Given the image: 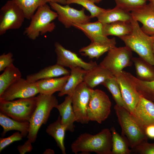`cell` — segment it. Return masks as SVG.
Masks as SVG:
<instances>
[{
	"mask_svg": "<svg viewBox=\"0 0 154 154\" xmlns=\"http://www.w3.org/2000/svg\"><path fill=\"white\" fill-rule=\"evenodd\" d=\"M112 142L111 131L108 128L92 135L84 133L80 135L72 144V151L75 154L94 152L98 154H112Z\"/></svg>",
	"mask_w": 154,
	"mask_h": 154,
	"instance_id": "obj_1",
	"label": "cell"
},
{
	"mask_svg": "<svg viewBox=\"0 0 154 154\" xmlns=\"http://www.w3.org/2000/svg\"><path fill=\"white\" fill-rule=\"evenodd\" d=\"M130 23L132 28L131 33L119 38L126 46L136 52L139 57L154 66V57L152 50L154 35H149L144 33L138 22L133 18H132Z\"/></svg>",
	"mask_w": 154,
	"mask_h": 154,
	"instance_id": "obj_2",
	"label": "cell"
},
{
	"mask_svg": "<svg viewBox=\"0 0 154 154\" xmlns=\"http://www.w3.org/2000/svg\"><path fill=\"white\" fill-rule=\"evenodd\" d=\"M57 17L56 12L52 10L47 3L40 6L31 18L29 25L25 29L24 35L34 40L40 35L52 32L56 26L52 21Z\"/></svg>",
	"mask_w": 154,
	"mask_h": 154,
	"instance_id": "obj_3",
	"label": "cell"
},
{
	"mask_svg": "<svg viewBox=\"0 0 154 154\" xmlns=\"http://www.w3.org/2000/svg\"><path fill=\"white\" fill-rule=\"evenodd\" d=\"M37 97V106L29 121L30 127L27 136L28 139L32 143L35 141L41 126L47 122L52 110L58 104L57 99L53 94H39Z\"/></svg>",
	"mask_w": 154,
	"mask_h": 154,
	"instance_id": "obj_4",
	"label": "cell"
},
{
	"mask_svg": "<svg viewBox=\"0 0 154 154\" xmlns=\"http://www.w3.org/2000/svg\"><path fill=\"white\" fill-rule=\"evenodd\" d=\"M114 109L121 129V135L126 137L131 149L148 138L143 129L133 119L129 112L117 104Z\"/></svg>",
	"mask_w": 154,
	"mask_h": 154,
	"instance_id": "obj_5",
	"label": "cell"
},
{
	"mask_svg": "<svg viewBox=\"0 0 154 154\" xmlns=\"http://www.w3.org/2000/svg\"><path fill=\"white\" fill-rule=\"evenodd\" d=\"M37 102V96L11 101L0 99V112L17 121L29 122Z\"/></svg>",
	"mask_w": 154,
	"mask_h": 154,
	"instance_id": "obj_6",
	"label": "cell"
},
{
	"mask_svg": "<svg viewBox=\"0 0 154 154\" xmlns=\"http://www.w3.org/2000/svg\"><path fill=\"white\" fill-rule=\"evenodd\" d=\"M90 92L87 110L88 120L101 123L110 114L111 102L105 92L101 90L91 88Z\"/></svg>",
	"mask_w": 154,
	"mask_h": 154,
	"instance_id": "obj_7",
	"label": "cell"
},
{
	"mask_svg": "<svg viewBox=\"0 0 154 154\" xmlns=\"http://www.w3.org/2000/svg\"><path fill=\"white\" fill-rule=\"evenodd\" d=\"M133 57L132 51L127 46H116L108 52L100 64L110 70L115 76L124 68L132 65Z\"/></svg>",
	"mask_w": 154,
	"mask_h": 154,
	"instance_id": "obj_8",
	"label": "cell"
},
{
	"mask_svg": "<svg viewBox=\"0 0 154 154\" xmlns=\"http://www.w3.org/2000/svg\"><path fill=\"white\" fill-rule=\"evenodd\" d=\"M25 19L23 12L12 0L8 1L0 10V35L9 30L18 29Z\"/></svg>",
	"mask_w": 154,
	"mask_h": 154,
	"instance_id": "obj_9",
	"label": "cell"
},
{
	"mask_svg": "<svg viewBox=\"0 0 154 154\" xmlns=\"http://www.w3.org/2000/svg\"><path fill=\"white\" fill-rule=\"evenodd\" d=\"M131 74L122 70L115 76L119 85L124 103L130 113L135 107L140 97Z\"/></svg>",
	"mask_w": 154,
	"mask_h": 154,
	"instance_id": "obj_10",
	"label": "cell"
},
{
	"mask_svg": "<svg viewBox=\"0 0 154 154\" xmlns=\"http://www.w3.org/2000/svg\"><path fill=\"white\" fill-rule=\"evenodd\" d=\"M49 3L50 7L57 13L58 20L66 28L72 26L74 24H82L90 21L91 18L85 14L84 8L78 10L68 4L63 6L57 3Z\"/></svg>",
	"mask_w": 154,
	"mask_h": 154,
	"instance_id": "obj_11",
	"label": "cell"
},
{
	"mask_svg": "<svg viewBox=\"0 0 154 154\" xmlns=\"http://www.w3.org/2000/svg\"><path fill=\"white\" fill-rule=\"evenodd\" d=\"M39 93L37 82H30L21 78L7 88L0 95V99L11 101L17 98L34 97Z\"/></svg>",
	"mask_w": 154,
	"mask_h": 154,
	"instance_id": "obj_12",
	"label": "cell"
},
{
	"mask_svg": "<svg viewBox=\"0 0 154 154\" xmlns=\"http://www.w3.org/2000/svg\"><path fill=\"white\" fill-rule=\"evenodd\" d=\"M91 89L83 82L76 87L72 96L76 121L82 124L88 123L89 122L87 110L90 97Z\"/></svg>",
	"mask_w": 154,
	"mask_h": 154,
	"instance_id": "obj_13",
	"label": "cell"
},
{
	"mask_svg": "<svg viewBox=\"0 0 154 154\" xmlns=\"http://www.w3.org/2000/svg\"><path fill=\"white\" fill-rule=\"evenodd\" d=\"M54 46L57 55L56 64L61 66L78 67L88 70L97 65L96 62H85L75 53L66 49L58 42H56Z\"/></svg>",
	"mask_w": 154,
	"mask_h": 154,
	"instance_id": "obj_14",
	"label": "cell"
},
{
	"mask_svg": "<svg viewBox=\"0 0 154 154\" xmlns=\"http://www.w3.org/2000/svg\"><path fill=\"white\" fill-rule=\"evenodd\" d=\"M130 115L143 129L154 124V102L140 96L139 100Z\"/></svg>",
	"mask_w": 154,
	"mask_h": 154,
	"instance_id": "obj_15",
	"label": "cell"
},
{
	"mask_svg": "<svg viewBox=\"0 0 154 154\" xmlns=\"http://www.w3.org/2000/svg\"><path fill=\"white\" fill-rule=\"evenodd\" d=\"M72 26L83 32L91 42L106 44L116 42L115 38H109L104 35L103 24L98 21L82 24H74Z\"/></svg>",
	"mask_w": 154,
	"mask_h": 154,
	"instance_id": "obj_16",
	"label": "cell"
},
{
	"mask_svg": "<svg viewBox=\"0 0 154 154\" xmlns=\"http://www.w3.org/2000/svg\"><path fill=\"white\" fill-rule=\"evenodd\" d=\"M131 13L133 18L142 23L141 28L144 33L149 35H154V10L149 4Z\"/></svg>",
	"mask_w": 154,
	"mask_h": 154,
	"instance_id": "obj_17",
	"label": "cell"
},
{
	"mask_svg": "<svg viewBox=\"0 0 154 154\" xmlns=\"http://www.w3.org/2000/svg\"><path fill=\"white\" fill-rule=\"evenodd\" d=\"M72 96L67 95L64 101L55 107L58 111L61 117L62 124L66 128L67 131L73 132L74 131V123L76 116L72 104Z\"/></svg>",
	"mask_w": 154,
	"mask_h": 154,
	"instance_id": "obj_18",
	"label": "cell"
},
{
	"mask_svg": "<svg viewBox=\"0 0 154 154\" xmlns=\"http://www.w3.org/2000/svg\"><path fill=\"white\" fill-rule=\"evenodd\" d=\"M114 76L110 70L97 64L90 70H86L83 82L90 88L93 89Z\"/></svg>",
	"mask_w": 154,
	"mask_h": 154,
	"instance_id": "obj_19",
	"label": "cell"
},
{
	"mask_svg": "<svg viewBox=\"0 0 154 154\" xmlns=\"http://www.w3.org/2000/svg\"><path fill=\"white\" fill-rule=\"evenodd\" d=\"M70 71L56 64L46 67L38 72L28 75L26 79L29 82H35L39 80L69 75Z\"/></svg>",
	"mask_w": 154,
	"mask_h": 154,
	"instance_id": "obj_20",
	"label": "cell"
},
{
	"mask_svg": "<svg viewBox=\"0 0 154 154\" xmlns=\"http://www.w3.org/2000/svg\"><path fill=\"white\" fill-rule=\"evenodd\" d=\"M69 75L58 78L42 79L37 81L39 93L51 95L56 92L61 91L69 78Z\"/></svg>",
	"mask_w": 154,
	"mask_h": 154,
	"instance_id": "obj_21",
	"label": "cell"
},
{
	"mask_svg": "<svg viewBox=\"0 0 154 154\" xmlns=\"http://www.w3.org/2000/svg\"><path fill=\"white\" fill-rule=\"evenodd\" d=\"M69 68L70 73L63 88L59 92L58 96L61 97L65 95L72 96L76 87L83 82L86 70L78 67L71 66Z\"/></svg>",
	"mask_w": 154,
	"mask_h": 154,
	"instance_id": "obj_22",
	"label": "cell"
},
{
	"mask_svg": "<svg viewBox=\"0 0 154 154\" xmlns=\"http://www.w3.org/2000/svg\"><path fill=\"white\" fill-rule=\"evenodd\" d=\"M97 17L102 24L117 21L130 22L132 18L131 13L116 6L112 9H105Z\"/></svg>",
	"mask_w": 154,
	"mask_h": 154,
	"instance_id": "obj_23",
	"label": "cell"
},
{
	"mask_svg": "<svg viewBox=\"0 0 154 154\" xmlns=\"http://www.w3.org/2000/svg\"><path fill=\"white\" fill-rule=\"evenodd\" d=\"M0 125L3 129L1 134L3 136L8 131L15 130L20 132L25 137L28 134L30 127L29 121H21L11 118L9 117L0 112Z\"/></svg>",
	"mask_w": 154,
	"mask_h": 154,
	"instance_id": "obj_24",
	"label": "cell"
},
{
	"mask_svg": "<svg viewBox=\"0 0 154 154\" xmlns=\"http://www.w3.org/2000/svg\"><path fill=\"white\" fill-rule=\"evenodd\" d=\"M66 131V127L61 123L60 116L56 121L49 125L46 129V133L54 138L63 154L66 153L64 143Z\"/></svg>",
	"mask_w": 154,
	"mask_h": 154,
	"instance_id": "obj_25",
	"label": "cell"
},
{
	"mask_svg": "<svg viewBox=\"0 0 154 154\" xmlns=\"http://www.w3.org/2000/svg\"><path fill=\"white\" fill-rule=\"evenodd\" d=\"M116 42L103 44L91 42L88 45L80 49L79 52L81 55L88 56L89 59L96 58L98 59L104 54L116 47Z\"/></svg>",
	"mask_w": 154,
	"mask_h": 154,
	"instance_id": "obj_26",
	"label": "cell"
},
{
	"mask_svg": "<svg viewBox=\"0 0 154 154\" xmlns=\"http://www.w3.org/2000/svg\"><path fill=\"white\" fill-rule=\"evenodd\" d=\"M130 22L117 21L103 24L102 31L105 36L112 35L119 38L130 34L132 31Z\"/></svg>",
	"mask_w": 154,
	"mask_h": 154,
	"instance_id": "obj_27",
	"label": "cell"
},
{
	"mask_svg": "<svg viewBox=\"0 0 154 154\" xmlns=\"http://www.w3.org/2000/svg\"><path fill=\"white\" fill-rule=\"evenodd\" d=\"M133 62L135 66L136 78L143 81H150L154 80L153 66L146 61L139 57H133Z\"/></svg>",
	"mask_w": 154,
	"mask_h": 154,
	"instance_id": "obj_28",
	"label": "cell"
},
{
	"mask_svg": "<svg viewBox=\"0 0 154 154\" xmlns=\"http://www.w3.org/2000/svg\"><path fill=\"white\" fill-rule=\"evenodd\" d=\"M21 77L20 70L13 64L6 68L0 75V95L10 86Z\"/></svg>",
	"mask_w": 154,
	"mask_h": 154,
	"instance_id": "obj_29",
	"label": "cell"
},
{
	"mask_svg": "<svg viewBox=\"0 0 154 154\" xmlns=\"http://www.w3.org/2000/svg\"><path fill=\"white\" fill-rule=\"evenodd\" d=\"M110 130L112 136V154H130L131 150L129 148V143L126 137L119 135L114 127Z\"/></svg>",
	"mask_w": 154,
	"mask_h": 154,
	"instance_id": "obj_30",
	"label": "cell"
},
{
	"mask_svg": "<svg viewBox=\"0 0 154 154\" xmlns=\"http://www.w3.org/2000/svg\"><path fill=\"white\" fill-rule=\"evenodd\" d=\"M23 12L25 19L30 20L38 9L46 3V0H12Z\"/></svg>",
	"mask_w": 154,
	"mask_h": 154,
	"instance_id": "obj_31",
	"label": "cell"
},
{
	"mask_svg": "<svg viewBox=\"0 0 154 154\" xmlns=\"http://www.w3.org/2000/svg\"><path fill=\"white\" fill-rule=\"evenodd\" d=\"M101 84L106 87L110 92L116 104L127 110L122 97L119 85L115 76L107 79Z\"/></svg>",
	"mask_w": 154,
	"mask_h": 154,
	"instance_id": "obj_32",
	"label": "cell"
},
{
	"mask_svg": "<svg viewBox=\"0 0 154 154\" xmlns=\"http://www.w3.org/2000/svg\"><path fill=\"white\" fill-rule=\"evenodd\" d=\"M131 76L140 95L154 102V80L143 81L138 79L131 74Z\"/></svg>",
	"mask_w": 154,
	"mask_h": 154,
	"instance_id": "obj_33",
	"label": "cell"
},
{
	"mask_svg": "<svg viewBox=\"0 0 154 154\" xmlns=\"http://www.w3.org/2000/svg\"><path fill=\"white\" fill-rule=\"evenodd\" d=\"M67 4L76 3L83 6L90 13L91 18L97 17L105 9L96 5L94 2L89 0H66Z\"/></svg>",
	"mask_w": 154,
	"mask_h": 154,
	"instance_id": "obj_34",
	"label": "cell"
},
{
	"mask_svg": "<svg viewBox=\"0 0 154 154\" xmlns=\"http://www.w3.org/2000/svg\"><path fill=\"white\" fill-rule=\"evenodd\" d=\"M116 6L128 12H131L146 4V0H114Z\"/></svg>",
	"mask_w": 154,
	"mask_h": 154,
	"instance_id": "obj_35",
	"label": "cell"
},
{
	"mask_svg": "<svg viewBox=\"0 0 154 154\" xmlns=\"http://www.w3.org/2000/svg\"><path fill=\"white\" fill-rule=\"evenodd\" d=\"M147 140L142 141L132 149L133 151L141 154H154V143H150Z\"/></svg>",
	"mask_w": 154,
	"mask_h": 154,
	"instance_id": "obj_36",
	"label": "cell"
},
{
	"mask_svg": "<svg viewBox=\"0 0 154 154\" xmlns=\"http://www.w3.org/2000/svg\"><path fill=\"white\" fill-rule=\"evenodd\" d=\"M23 137L19 131L13 133L11 135L5 138H1L0 139V152L5 147L12 143L22 139Z\"/></svg>",
	"mask_w": 154,
	"mask_h": 154,
	"instance_id": "obj_37",
	"label": "cell"
},
{
	"mask_svg": "<svg viewBox=\"0 0 154 154\" xmlns=\"http://www.w3.org/2000/svg\"><path fill=\"white\" fill-rule=\"evenodd\" d=\"M13 54L10 52L3 53L0 56V71L5 69L13 64L14 59Z\"/></svg>",
	"mask_w": 154,
	"mask_h": 154,
	"instance_id": "obj_38",
	"label": "cell"
},
{
	"mask_svg": "<svg viewBox=\"0 0 154 154\" xmlns=\"http://www.w3.org/2000/svg\"><path fill=\"white\" fill-rule=\"evenodd\" d=\"M32 142L28 139L22 145L18 146L17 149L20 154H24L27 152H31L33 149Z\"/></svg>",
	"mask_w": 154,
	"mask_h": 154,
	"instance_id": "obj_39",
	"label": "cell"
},
{
	"mask_svg": "<svg viewBox=\"0 0 154 154\" xmlns=\"http://www.w3.org/2000/svg\"><path fill=\"white\" fill-rule=\"evenodd\" d=\"M143 130L148 138L154 139V124L147 125L144 128Z\"/></svg>",
	"mask_w": 154,
	"mask_h": 154,
	"instance_id": "obj_40",
	"label": "cell"
},
{
	"mask_svg": "<svg viewBox=\"0 0 154 154\" xmlns=\"http://www.w3.org/2000/svg\"><path fill=\"white\" fill-rule=\"evenodd\" d=\"M47 2L55 3L63 5L67 4L66 0H46Z\"/></svg>",
	"mask_w": 154,
	"mask_h": 154,
	"instance_id": "obj_41",
	"label": "cell"
},
{
	"mask_svg": "<svg viewBox=\"0 0 154 154\" xmlns=\"http://www.w3.org/2000/svg\"><path fill=\"white\" fill-rule=\"evenodd\" d=\"M43 153L47 154H53L54 153V152L53 150L50 149H48L45 150Z\"/></svg>",
	"mask_w": 154,
	"mask_h": 154,
	"instance_id": "obj_42",
	"label": "cell"
},
{
	"mask_svg": "<svg viewBox=\"0 0 154 154\" xmlns=\"http://www.w3.org/2000/svg\"><path fill=\"white\" fill-rule=\"evenodd\" d=\"M149 4L151 7L154 10V0H151Z\"/></svg>",
	"mask_w": 154,
	"mask_h": 154,
	"instance_id": "obj_43",
	"label": "cell"
},
{
	"mask_svg": "<svg viewBox=\"0 0 154 154\" xmlns=\"http://www.w3.org/2000/svg\"><path fill=\"white\" fill-rule=\"evenodd\" d=\"M94 2L95 3H98L101 1L102 0H89Z\"/></svg>",
	"mask_w": 154,
	"mask_h": 154,
	"instance_id": "obj_44",
	"label": "cell"
},
{
	"mask_svg": "<svg viewBox=\"0 0 154 154\" xmlns=\"http://www.w3.org/2000/svg\"><path fill=\"white\" fill-rule=\"evenodd\" d=\"M152 50L153 57H154V40L152 44Z\"/></svg>",
	"mask_w": 154,
	"mask_h": 154,
	"instance_id": "obj_45",
	"label": "cell"
},
{
	"mask_svg": "<svg viewBox=\"0 0 154 154\" xmlns=\"http://www.w3.org/2000/svg\"><path fill=\"white\" fill-rule=\"evenodd\" d=\"M147 1H150L151 0H146Z\"/></svg>",
	"mask_w": 154,
	"mask_h": 154,
	"instance_id": "obj_46",
	"label": "cell"
}]
</instances>
